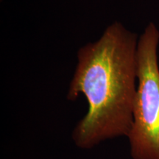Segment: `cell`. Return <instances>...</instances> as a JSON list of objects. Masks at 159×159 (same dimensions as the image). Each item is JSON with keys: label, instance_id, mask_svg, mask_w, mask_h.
<instances>
[{"label": "cell", "instance_id": "obj_1", "mask_svg": "<svg viewBox=\"0 0 159 159\" xmlns=\"http://www.w3.org/2000/svg\"><path fill=\"white\" fill-rule=\"evenodd\" d=\"M138 36L119 21L106 27L100 38L81 47L67 91L75 100L83 94L89 110L72 132L80 148L128 136L134 121L136 93Z\"/></svg>", "mask_w": 159, "mask_h": 159}, {"label": "cell", "instance_id": "obj_2", "mask_svg": "<svg viewBox=\"0 0 159 159\" xmlns=\"http://www.w3.org/2000/svg\"><path fill=\"white\" fill-rule=\"evenodd\" d=\"M159 30L150 22L139 38L134 121L129 133L134 159H159Z\"/></svg>", "mask_w": 159, "mask_h": 159}]
</instances>
